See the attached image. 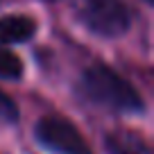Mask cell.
<instances>
[{
    "mask_svg": "<svg viewBox=\"0 0 154 154\" xmlns=\"http://www.w3.org/2000/svg\"><path fill=\"white\" fill-rule=\"evenodd\" d=\"M0 77L2 79H20L23 77V61L16 52L0 48Z\"/></svg>",
    "mask_w": 154,
    "mask_h": 154,
    "instance_id": "obj_6",
    "label": "cell"
},
{
    "mask_svg": "<svg viewBox=\"0 0 154 154\" xmlns=\"http://www.w3.org/2000/svg\"><path fill=\"white\" fill-rule=\"evenodd\" d=\"M109 154H154L145 136L131 129H113L104 138Z\"/></svg>",
    "mask_w": 154,
    "mask_h": 154,
    "instance_id": "obj_4",
    "label": "cell"
},
{
    "mask_svg": "<svg viewBox=\"0 0 154 154\" xmlns=\"http://www.w3.org/2000/svg\"><path fill=\"white\" fill-rule=\"evenodd\" d=\"M77 91L84 100L93 102L102 109H109L113 113L136 116L145 111V102L140 93L125 77H120L104 63H95L88 70H84L77 84Z\"/></svg>",
    "mask_w": 154,
    "mask_h": 154,
    "instance_id": "obj_1",
    "label": "cell"
},
{
    "mask_svg": "<svg viewBox=\"0 0 154 154\" xmlns=\"http://www.w3.org/2000/svg\"><path fill=\"white\" fill-rule=\"evenodd\" d=\"M77 16L93 34L116 38L129 29L131 14L122 0H75Z\"/></svg>",
    "mask_w": 154,
    "mask_h": 154,
    "instance_id": "obj_2",
    "label": "cell"
},
{
    "mask_svg": "<svg viewBox=\"0 0 154 154\" xmlns=\"http://www.w3.org/2000/svg\"><path fill=\"white\" fill-rule=\"evenodd\" d=\"M34 138L50 154H95L82 131L61 116H45L34 127Z\"/></svg>",
    "mask_w": 154,
    "mask_h": 154,
    "instance_id": "obj_3",
    "label": "cell"
},
{
    "mask_svg": "<svg viewBox=\"0 0 154 154\" xmlns=\"http://www.w3.org/2000/svg\"><path fill=\"white\" fill-rule=\"evenodd\" d=\"M48 2H54V0H48Z\"/></svg>",
    "mask_w": 154,
    "mask_h": 154,
    "instance_id": "obj_9",
    "label": "cell"
},
{
    "mask_svg": "<svg viewBox=\"0 0 154 154\" xmlns=\"http://www.w3.org/2000/svg\"><path fill=\"white\" fill-rule=\"evenodd\" d=\"M0 120L2 122H16L18 120V106L16 102L0 88Z\"/></svg>",
    "mask_w": 154,
    "mask_h": 154,
    "instance_id": "obj_7",
    "label": "cell"
},
{
    "mask_svg": "<svg viewBox=\"0 0 154 154\" xmlns=\"http://www.w3.org/2000/svg\"><path fill=\"white\" fill-rule=\"evenodd\" d=\"M36 23L29 16H0V48L25 43L34 36Z\"/></svg>",
    "mask_w": 154,
    "mask_h": 154,
    "instance_id": "obj_5",
    "label": "cell"
},
{
    "mask_svg": "<svg viewBox=\"0 0 154 154\" xmlns=\"http://www.w3.org/2000/svg\"><path fill=\"white\" fill-rule=\"evenodd\" d=\"M145 2H147V5H152V2H154V0H145Z\"/></svg>",
    "mask_w": 154,
    "mask_h": 154,
    "instance_id": "obj_8",
    "label": "cell"
}]
</instances>
